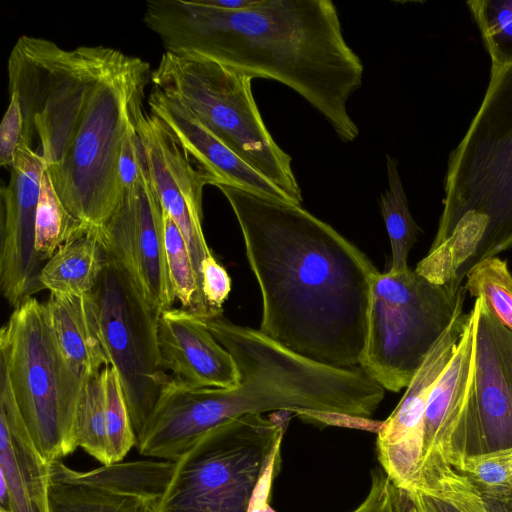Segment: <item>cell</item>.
<instances>
[{"label": "cell", "instance_id": "6da1fadb", "mask_svg": "<svg viewBox=\"0 0 512 512\" xmlns=\"http://www.w3.org/2000/svg\"><path fill=\"white\" fill-rule=\"evenodd\" d=\"M149 64L104 46L65 49L22 35L8 59L9 93L20 102L24 141L38 151L68 213L103 226L125 191L119 157L144 114Z\"/></svg>", "mask_w": 512, "mask_h": 512}, {"label": "cell", "instance_id": "7a4b0ae2", "mask_svg": "<svg viewBox=\"0 0 512 512\" xmlns=\"http://www.w3.org/2000/svg\"><path fill=\"white\" fill-rule=\"evenodd\" d=\"M216 187L236 216L261 291L259 331L320 364L360 367L379 272L372 261L301 205Z\"/></svg>", "mask_w": 512, "mask_h": 512}, {"label": "cell", "instance_id": "3957f363", "mask_svg": "<svg viewBox=\"0 0 512 512\" xmlns=\"http://www.w3.org/2000/svg\"><path fill=\"white\" fill-rule=\"evenodd\" d=\"M145 24L167 52L278 81L320 112L343 142L359 135L347 104L364 66L330 0H259L228 11L185 0H150Z\"/></svg>", "mask_w": 512, "mask_h": 512}, {"label": "cell", "instance_id": "277c9868", "mask_svg": "<svg viewBox=\"0 0 512 512\" xmlns=\"http://www.w3.org/2000/svg\"><path fill=\"white\" fill-rule=\"evenodd\" d=\"M489 81L466 132L447 158L444 197L430 250L445 242L459 220L483 232L463 279L478 261L512 247V51L485 45Z\"/></svg>", "mask_w": 512, "mask_h": 512}, {"label": "cell", "instance_id": "5b68a950", "mask_svg": "<svg viewBox=\"0 0 512 512\" xmlns=\"http://www.w3.org/2000/svg\"><path fill=\"white\" fill-rule=\"evenodd\" d=\"M288 421L246 414L206 432L175 461L159 512H275L269 500Z\"/></svg>", "mask_w": 512, "mask_h": 512}, {"label": "cell", "instance_id": "8992f818", "mask_svg": "<svg viewBox=\"0 0 512 512\" xmlns=\"http://www.w3.org/2000/svg\"><path fill=\"white\" fill-rule=\"evenodd\" d=\"M0 378L46 462L78 448L74 424L86 379L66 361L46 305L34 297L14 308L0 330Z\"/></svg>", "mask_w": 512, "mask_h": 512}, {"label": "cell", "instance_id": "52a82bcc", "mask_svg": "<svg viewBox=\"0 0 512 512\" xmlns=\"http://www.w3.org/2000/svg\"><path fill=\"white\" fill-rule=\"evenodd\" d=\"M252 79L218 62L167 51L151 75L153 87L192 110L239 157L300 205L302 192L292 158L264 124Z\"/></svg>", "mask_w": 512, "mask_h": 512}, {"label": "cell", "instance_id": "ba28073f", "mask_svg": "<svg viewBox=\"0 0 512 512\" xmlns=\"http://www.w3.org/2000/svg\"><path fill=\"white\" fill-rule=\"evenodd\" d=\"M462 281L438 284L410 268L378 272L370 286L360 367L386 390L406 388L465 303Z\"/></svg>", "mask_w": 512, "mask_h": 512}, {"label": "cell", "instance_id": "9c48e42d", "mask_svg": "<svg viewBox=\"0 0 512 512\" xmlns=\"http://www.w3.org/2000/svg\"><path fill=\"white\" fill-rule=\"evenodd\" d=\"M88 295L103 349L119 375L138 437L171 378L165 373L159 350L160 313L108 253L99 280Z\"/></svg>", "mask_w": 512, "mask_h": 512}, {"label": "cell", "instance_id": "30bf717a", "mask_svg": "<svg viewBox=\"0 0 512 512\" xmlns=\"http://www.w3.org/2000/svg\"><path fill=\"white\" fill-rule=\"evenodd\" d=\"M461 441L467 455L512 447V332L476 298Z\"/></svg>", "mask_w": 512, "mask_h": 512}, {"label": "cell", "instance_id": "8fae6325", "mask_svg": "<svg viewBox=\"0 0 512 512\" xmlns=\"http://www.w3.org/2000/svg\"><path fill=\"white\" fill-rule=\"evenodd\" d=\"M99 230L105 250L123 266L146 301L160 314L171 309L176 297L166 261L164 211L148 166Z\"/></svg>", "mask_w": 512, "mask_h": 512}, {"label": "cell", "instance_id": "7c38bea8", "mask_svg": "<svg viewBox=\"0 0 512 512\" xmlns=\"http://www.w3.org/2000/svg\"><path fill=\"white\" fill-rule=\"evenodd\" d=\"M175 462L138 460L76 471L48 463L49 512H159Z\"/></svg>", "mask_w": 512, "mask_h": 512}, {"label": "cell", "instance_id": "4fadbf2b", "mask_svg": "<svg viewBox=\"0 0 512 512\" xmlns=\"http://www.w3.org/2000/svg\"><path fill=\"white\" fill-rule=\"evenodd\" d=\"M45 162L24 140L16 151L8 185L1 188L0 288L14 308L44 290V262L35 247L36 211Z\"/></svg>", "mask_w": 512, "mask_h": 512}, {"label": "cell", "instance_id": "5bb4252c", "mask_svg": "<svg viewBox=\"0 0 512 512\" xmlns=\"http://www.w3.org/2000/svg\"><path fill=\"white\" fill-rule=\"evenodd\" d=\"M461 305L406 387L401 400L381 422L376 450L383 471L403 492H413L423 457L424 413L429 393L464 332L470 312Z\"/></svg>", "mask_w": 512, "mask_h": 512}, {"label": "cell", "instance_id": "9a60e30c", "mask_svg": "<svg viewBox=\"0 0 512 512\" xmlns=\"http://www.w3.org/2000/svg\"><path fill=\"white\" fill-rule=\"evenodd\" d=\"M138 131L154 189L163 210L175 222L186 242L202 286V264L213 255L202 229V194L205 185H213V180L188 155L169 127L152 112H144Z\"/></svg>", "mask_w": 512, "mask_h": 512}, {"label": "cell", "instance_id": "2e32d148", "mask_svg": "<svg viewBox=\"0 0 512 512\" xmlns=\"http://www.w3.org/2000/svg\"><path fill=\"white\" fill-rule=\"evenodd\" d=\"M148 105L150 112L169 127L193 161L211 176L214 186L228 185L291 202L283 191L239 157L180 101L153 87Z\"/></svg>", "mask_w": 512, "mask_h": 512}, {"label": "cell", "instance_id": "e0dca14e", "mask_svg": "<svg viewBox=\"0 0 512 512\" xmlns=\"http://www.w3.org/2000/svg\"><path fill=\"white\" fill-rule=\"evenodd\" d=\"M162 364L172 378L191 387L232 388L239 371L232 355L216 340L205 320L189 310L169 309L158 320Z\"/></svg>", "mask_w": 512, "mask_h": 512}, {"label": "cell", "instance_id": "ac0fdd59", "mask_svg": "<svg viewBox=\"0 0 512 512\" xmlns=\"http://www.w3.org/2000/svg\"><path fill=\"white\" fill-rule=\"evenodd\" d=\"M469 312L470 317L453 356L427 399L420 469L433 459L455 468L466 456L461 441V426L473 354V316L472 311Z\"/></svg>", "mask_w": 512, "mask_h": 512}, {"label": "cell", "instance_id": "d6986e66", "mask_svg": "<svg viewBox=\"0 0 512 512\" xmlns=\"http://www.w3.org/2000/svg\"><path fill=\"white\" fill-rule=\"evenodd\" d=\"M0 510L49 512L48 462L14 409L0 410Z\"/></svg>", "mask_w": 512, "mask_h": 512}, {"label": "cell", "instance_id": "ffe728a7", "mask_svg": "<svg viewBox=\"0 0 512 512\" xmlns=\"http://www.w3.org/2000/svg\"><path fill=\"white\" fill-rule=\"evenodd\" d=\"M45 305L59 348L79 376L87 379L109 365L88 294L50 293Z\"/></svg>", "mask_w": 512, "mask_h": 512}, {"label": "cell", "instance_id": "44dd1931", "mask_svg": "<svg viewBox=\"0 0 512 512\" xmlns=\"http://www.w3.org/2000/svg\"><path fill=\"white\" fill-rule=\"evenodd\" d=\"M106 260L99 227L83 225L45 262L40 283L52 294H89L96 286Z\"/></svg>", "mask_w": 512, "mask_h": 512}, {"label": "cell", "instance_id": "7402d4cb", "mask_svg": "<svg viewBox=\"0 0 512 512\" xmlns=\"http://www.w3.org/2000/svg\"><path fill=\"white\" fill-rule=\"evenodd\" d=\"M415 491L441 500L458 512H507L502 502L484 493L465 474L437 459L421 467Z\"/></svg>", "mask_w": 512, "mask_h": 512}, {"label": "cell", "instance_id": "603a6c76", "mask_svg": "<svg viewBox=\"0 0 512 512\" xmlns=\"http://www.w3.org/2000/svg\"><path fill=\"white\" fill-rule=\"evenodd\" d=\"M386 169L388 188L381 194L379 204L392 251L388 271L401 273L409 269L408 255L421 229L410 213L397 161L388 154Z\"/></svg>", "mask_w": 512, "mask_h": 512}, {"label": "cell", "instance_id": "cb8c5ba5", "mask_svg": "<svg viewBox=\"0 0 512 512\" xmlns=\"http://www.w3.org/2000/svg\"><path fill=\"white\" fill-rule=\"evenodd\" d=\"M164 234L167 267L176 299L184 309L203 320L217 318L204 298L186 242L165 211Z\"/></svg>", "mask_w": 512, "mask_h": 512}, {"label": "cell", "instance_id": "d4e9b609", "mask_svg": "<svg viewBox=\"0 0 512 512\" xmlns=\"http://www.w3.org/2000/svg\"><path fill=\"white\" fill-rule=\"evenodd\" d=\"M78 447L103 465L109 464L106 399L102 371L86 379L74 424Z\"/></svg>", "mask_w": 512, "mask_h": 512}, {"label": "cell", "instance_id": "484cf974", "mask_svg": "<svg viewBox=\"0 0 512 512\" xmlns=\"http://www.w3.org/2000/svg\"><path fill=\"white\" fill-rule=\"evenodd\" d=\"M83 225L73 218L59 199L48 172L42 174L36 211L35 247L45 263Z\"/></svg>", "mask_w": 512, "mask_h": 512}, {"label": "cell", "instance_id": "4316f807", "mask_svg": "<svg viewBox=\"0 0 512 512\" xmlns=\"http://www.w3.org/2000/svg\"><path fill=\"white\" fill-rule=\"evenodd\" d=\"M465 289L482 297L497 318L512 332V274L507 262L490 257L473 264L465 274Z\"/></svg>", "mask_w": 512, "mask_h": 512}, {"label": "cell", "instance_id": "83f0119b", "mask_svg": "<svg viewBox=\"0 0 512 512\" xmlns=\"http://www.w3.org/2000/svg\"><path fill=\"white\" fill-rule=\"evenodd\" d=\"M106 399L107 430L109 441V464L121 462L133 446L137 437L133 428L128 403L119 375L115 368H103Z\"/></svg>", "mask_w": 512, "mask_h": 512}, {"label": "cell", "instance_id": "f1b7e54d", "mask_svg": "<svg viewBox=\"0 0 512 512\" xmlns=\"http://www.w3.org/2000/svg\"><path fill=\"white\" fill-rule=\"evenodd\" d=\"M455 469L496 500L512 496V447L469 454Z\"/></svg>", "mask_w": 512, "mask_h": 512}, {"label": "cell", "instance_id": "f546056e", "mask_svg": "<svg viewBox=\"0 0 512 512\" xmlns=\"http://www.w3.org/2000/svg\"><path fill=\"white\" fill-rule=\"evenodd\" d=\"M484 45L502 47L512 43V0L467 3Z\"/></svg>", "mask_w": 512, "mask_h": 512}, {"label": "cell", "instance_id": "4dcf8cb0", "mask_svg": "<svg viewBox=\"0 0 512 512\" xmlns=\"http://www.w3.org/2000/svg\"><path fill=\"white\" fill-rule=\"evenodd\" d=\"M352 512H404L403 492L382 468H376L371 472L368 494Z\"/></svg>", "mask_w": 512, "mask_h": 512}, {"label": "cell", "instance_id": "1f68e13d", "mask_svg": "<svg viewBox=\"0 0 512 512\" xmlns=\"http://www.w3.org/2000/svg\"><path fill=\"white\" fill-rule=\"evenodd\" d=\"M24 139V119L18 97L11 93L0 125V164L11 168L15 154Z\"/></svg>", "mask_w": 512, "mask_h": 512}, {"label": "cell", "instance_id": "d6a6232c", "mask_svg": "<svg viewBox=\"0 0 512 512\" xmlns=\"http://www.w3.org/2000/svg\"><path fill=\"white\" fill-rule=\"evenodd\" d=\"M146 167L145 150L136 126L127 133L119 157V176L125 192L139 181Z\"/></svg>", "mask_w": 512, "mask_h": 512}, {"label": "cell", "instance_id": "836d02e7", "mask_svg": "<svg viewBox=\"0 0 512 512\" xmlns=\"http://www.w3.org/2000/svg\"><path fill=\"white\" fill-rule=\"evenodd\" d=\"M202 291L204 298L216 317L222 316V305L231 290V279L226 269L214 255L202 264Z\"/></svg>", "mask_w": 512, "mask_h": 512}, {"label": "cell", "instance_id": "e575fe53", "mask_svg": "<svg viewBox=\"0 0 512 512\" xmlns=\"http://www.w3.org/2000/svg\"><path fill=\"white\" fill-rule=\"evenodd\" d=\"M200 2L217 9L237 11L256 5L259 0H200Z\"/></svg>", "mask_w": 512, "mask_h": 512}, {"label": "cell", "instance_id": "d590c367", "mask_svg": "<svg viewBox=\"0 0 512 512\" xmlns=\"http://www.w3.org/2000/svg\"><path fill=\"white\" fill-rule=\"evenodd\" d=\"M429 498L431 499L434 507L436 508V510L438 512H458L455 508H453L452 506H450L449 504H447L441 500H438V499H435L432 497H429Z\"/></svg>", "mask_w": 512, "mask_h": 512}, {"label": "cell", "instance_id": "8d00e7d4", "mask_svg": "<svg viewBox=\"0 0 512 512\" xmlns=\"http://www.w3.org/2000/svg\"><path fill=\"white\" fill-rule=\"evenodd\" d=\"M503 503L504 507L506 508L507 512H512V496L507 497L505 499L499 500Z\"/></svg>", "mask_w": 512, "mask_h": 512}, {"label": "cell", "instance_id": "74e56055", "mask_svg": "<svg viewBox=\"0 0 512 512\" xmlns=\"http://www.w3.org/2000/svg\"><path fill=\"white\" fill-rule=\"evenodd\" d=\"M463 223V222H462ZM464 224V223H463ZM468 227V226H467ZM469 228V227H468ZM470 229V228H469ZM471 230V229H470ZM472 231V230H471ZM473 232V231H472ZM474 233V232H473ZM475 234V233H474ZM476 235V234H475ZM477 236V235H476ZM478 237V236H477ZM479 238V237H478ZM480 239V238H479ZM481 240V239H480Z\"/></svg>", "mask_w": 512, "mask_h": 512}, {"label": "cell", "instance_id": "f35d334b", "mask_svg": "<svg viewBox=\"0 0 512 512\" xmlns=\"http://www.w3.org/2000/svg\"><path fill=\"white\" fill-rule=\"evenodd\" d=\"M0 512H5V511L0 510Z\"/></svg>", "mask_w": 512, "mask_h": 512}]
</instances>
